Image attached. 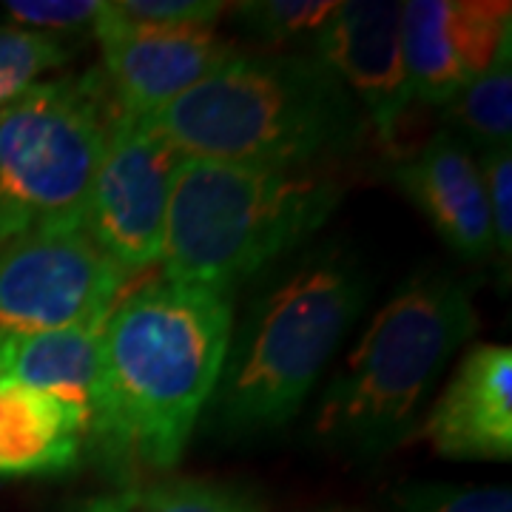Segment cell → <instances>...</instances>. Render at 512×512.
<instances>
[{
	"mask_svg": "<svg viewBox=\"0 0 512 512\" xmlns=\"http://www.w3.org/2000/svg\"><path fill=\"white\" fill-rule=\"evenodd\" d=\"M228 3L220 0H117L100 18L123 29H214Z\"/></svg>",
	"mask_w": 512,
	"mask_h": 512,
	"instance_id": "cell-21",
	"label": "cell"
},
{
	"mask_svg": "<svg viewBox=\"0 0 512 512\" xmlns=\"http://www.w3.org/2000/svg\"><path fill=\"white\" fill-rule=\"evenodd\" d=\"M117 120L100 69L37 83L0 109V245L40 228L83 225Z\"/></svg>",
	"mask_w": 512,
	"mask_h": 512,
	"instance_id": "cell-6",
	"label": "cell"
},
{
	"mask_svg": "<svg viewBox=\"0 0 512 512\" xmlns=\"http://www.w3.org/2000/svg\"><path fill=\"white\" fill-rule=\"evenodd\" d=\"M402 188L458 256L481 262L495 251L490 208L476 157L450 128L393 165Z\"/></svg>",
	"mask_w": 512,
	"mask_h": 512,
	"instance_id": "cell-13",
	"label": "cell"
},
{
	"mask_svg": "<svg viewBox=\"0 0 512 512\" xmlns=\"http://www.w3.org/2000/svg\"><path fill=\"white\" fill-rule=\"evenodd\" d=\"M92 32L103 52V80L126 117L163 111L237 55L214 29H123L97 15Z\"/></svg>",
	"mask_w": 512,
	"mask_h": 512,
	"instance_id": "cell-10",
	"label": "cell"
},
{
	"mask_svg": "<svg viewBox=\"0 0 512 512\" xmlns=\"http://www.w3.org/2000/svg\"><path fill=\"white\" fill-rule=\"evenodd\" d=\"M191 160L316 165L362 137L365 114L319 57L234 55L146 117Z\"/></svg>",
	"mask_w": 512,
	"mask_h": 512,
	"instance_id": "cell-2",
	"label": "cell"
},
{
	"mask_svg": "<svg viewBox=\"0 0 512 512\" xmlns=\"http://www.w3.org/2000/svg\"><path fill=\"white\" fill-rule=\"evenodd\" d=\"M83 512H128V498H100Z\"/></svg>",
	"mask_w": 512,
	"mask_h": 512,
	"instance_id": "cell-24",
	"label": "cell"
},
{
	"mask_svg": "<svg viewBox=\"0 0 512 512\" xmlns=\"http://www.w3.org/2000/svg\"><path fill=\"white\" fill-rule=\"evenodd\" d=\"M128 512H259L239 490L202 478H174L128 498Z\"/></svg>",
	"mask_w": 512,
	"mask_h": 512,
	"instance_id": "cell-20",
	"label": "cell"
},
{
	"mask_svg": "<svg viewBox=\"0 0 512 512\" xmlns=\"http://www.w3.org/2000/svg\"><path fill=\"white\" fill-rule=\"evenodd\" d=\"M342 3L336 0H259L239 3L237 15L248 32L271 46H285L322 35Z\"/></svg>",
	"mask_w": 512,
	"mask_h": 512,
	"instance_id": "cell-18",
	"label": "cell"
},
{
	"mask_svg": "<svg viewBox=\"0 0 512 512\" xmlns=\"http://www.w3.org/2000/svg\"><path fill=\"white\" fill-rule=\"evenodd\" d=\"M72 57L63 37L35 29H0V109L40 83Z\"/></svg>",
	"mask_w": 512,
	"mask_h": 512,
	"instance_id": "cell-17",
	"label": "cell"
},
{
	"mask_svg": "<svg viewBox=\"0 0 512 512\" xmlns=\"http://www.w3.org/2000/svg\"><path fill=\"white\" fill-rule=\"evenodd\" d=\"M89 436L92 419L83 407L0 379V476L66 473Z\"/></svg>",
	"mask_w": 512,
	"mask_h": 512,
	"instance_id": "cell-14",
	"label": "cell"
},
{
	"mask_svg": "<svg viewBox=\"0 0 512 512\" xmlns=\"http://www.w3.org/2000/svg\"><path fill=\"white\" fill-rule=\"evenodd\" d=\"M183 160L174 143L146 117L120 114L111 128L83 228L131 279L160 262L171 185Z\"/></svg>",
	"mask_w": 512,
	"mask_h": 512,
	"instance_id": "cell-8",
	"label": "cell"
},
{
	"mask_svg": "<svg viewBox=\"0 0 512 512\" xmlns=\"http://www.w3.org/2000/svg\"><path fill=\"white\" fill-rule=\"evenodd\" d=\"M313 43L316 57L339 77L370 126L379 131V140L393 146L413 100L402 49V3H342Z\"/></svg>",
	"mask_w": 512,
	"mask_h": 512,
	"instance_id": "cell-11",
	"label": "cell"
},
{
	"mask_svg": "<svg viewBox=\"0 0 512 512\" xmlns=\"http://www.w3.org/2000/svg\"><path fill=\"white\" fill-rule=\"evenodd\" d=\"M128 282L83 225L9 239L0 245V336L109 319Z\"/></svg>",
	"mask_w": 512,
	"mask_h": 512,
	"instance_id": "cell-7",
	"label": "cell"
},
{
	"mask_svg": "<svg viewBox=\"0 0 512 512\" xmlns=\"http://www.w3.org/2000/svg\"><path fill=\"white\" fill-rule=\"evenodd\" d=\"M478 325L470 288L453 274L416 276L350 350L313 416L325 447L379 456L407 439L421 402Z\"/></svg>",
	"mask_w": 512,
	"mask_h": 512,
	"instance_id": "cell-4",
	"label": "cell"
},
{
	"mask_svg": "<svg viewBox=\"0 0 512 512\" xmlns=\"http://www.w3.org/2000/svg\"><path fill=\"white\" fill-rule=\"evenodd\" d=\"M512 43L507 0L402 3V49L413 100L447 106Z\"/></svg>",
	"mask_w": 512,
	"mask_h": 512,
	"instance_id": "cell-9",
	"label": "cell"
},
{
	"mask_svg": "<svg viewBox=\"0 0 512 512\" xmlns=\"http://www.w3.org/2000/svg\"><path fill=\"white\" fill-rule=\"evenodd\" d=\"M512 43H507L490 69L444 106L450 131L481 151L510 148L512 137Z\"/></svg>",
	"mask_w": 512,
	"mask_h": 512,
	"instance_id": "cell-16",
	"label": "cell"
},
{
	"mask_svg": "<svg viewBox=\"0 0 512 512\" xmlns=\"http://www.w3.org/2000/svg\"><path fill=\"white\" fill-rule=\"evenodd\" d=\"M367 296L362 268L342 256L311 259L262 293L228 342L211 396L214 424L234 436L285 427L365 311Z\"/></svg>",
	"mask_w": 512,
	"mask_h": 512,
	"instance_id": "cell-5",
	"label": "cell"
},
{
	"mask_svg": "<svg viewBox=\"0 0 512 512\" xmlns=\"http://www.w3.org/2000/svg\"><path fill=\"white\" fill-rule=\"evenodd\" d=\"M481 180L490 208L495 251L504 256V265H510L512 254V154L510 148H493L481 157Z\"/></svg>",
	"mask_w": 512,
	"mask_h": 512,
	"instance_id": "cell-23",
	"label": "cell"
},
{
	"mask_svg": "<svg viewBox=\"0 0 512 512\" xmlns=\"http://www.w3.org/2000/svg\"><path fill=\"white\" fill-rule=\"evenodd\" d=\"M424 436L433 450L458 461L512 456V350L473 345L430 410Z\"/></svg>",
	"mask_w": 512,
	"mask_h": 512,
	"instance_id": "cell-12",
	"label": "cell"
},
{
	"mask_svg": "<svg viewBox=\"0 0 512 512\" xmlns=\"http://www.w3.org/2000/svg\"><path fill=\"white\" fill-rule=\"evenodd\" d=\"M100 6L97 0H12L3 9L18 23L35 26V32L60 37L94 29Z\"/></svg>",
	"mask_w": 512,
	"mask_h": 512,
	"instance_id": "cell-22",
	"label": "cell"
},
{
	"mask_svg": "<svg viewBox=\"0 0 512 512\" xmlns=\"http://www.w3.org/2000/svg\"><path fill=\"white\" fill-rule=\"evenodd\" d=\"M390 512H512L510 487L498 484H404L390 498Z\"/></svg>",
	"mask_w": 512,
	"mask_h": 512,
	"instance_id": "cell-19",
	"label": "cell"
},
{
	"mask_svg": "<svg viewBox=\"0 0 512 512\" xmlns=\"http://www.w3.org/2000/svg\"><path fill=\"white\" fill-rule=\"evenodd\" d=\"M313 165H242L185 157L168 200L163 279L225 293L313 237L339 202Z\"/></svg>",
	"mask_w": 512,
	"mask_h": 512,
	"instance_id": "cell-3",
	"label": "cell"
},
{
	"mask_svg": "<svg viewBox=\"0 0 512 512\" xmlns=\"http://www.w3.org/2000/svg\"><path fill=\"white\" fill-rule=\"evenodd\" d=\"M231 296L151 282L109 313L100 336L92 433L114 456L171 470L220 384Z\"/></svg>",
	"mask_w": 512,
	"mask_h": 512,
	"instance_id": "cell-1",
	"label": "cell"
},
{
	"mask_svg": "<svg viewBox=\"0 0 512 512\" xmlns=\"http://www.w3.org/2000/svg\"><path fill=\"white\" fill-rule=\"evenodd\" d=\"M100 322L0 336V379L77 404L92 419L100 384Z\"/></svg>",
	"mask_w": 512,
	"mask_h": 512,
	"instance_id": "cell-15",
	"label": "cell"
}]
</instances>
